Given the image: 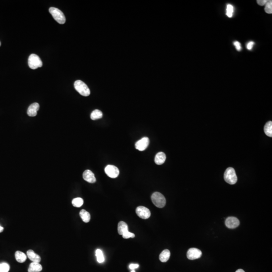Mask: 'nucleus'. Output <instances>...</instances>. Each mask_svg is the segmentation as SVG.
Wrapping results in <instances>:
<instances>
[{
    "label": "nucleus",
    "instance_id": "72a5a7b5",
    "mask_svg": "<svg viewBox=\"0 0 272 272\" xmlns=\"http://www.w3.org/2000/svg\"><path fill=\"white\" fill-rule=\"evenodd\" d=\"M131 272H136L135 271V270H131Z\"/></svg>",
    "mask_w": 272,
    "mask_h": 272
},
{
    "label": "nucleus",
    "instance_id": "f8f14e48",
    "mask_svg": "<svg viewBox=\"0 0 272 272\" xmlns=\"http://www.w3.org/2000/svg\"><path fill=\"white\" fill-rule=\"evenodd\" d=\"M39 109V104L36 102L33 103L29 106L27 109V114L29 117H35Z\"/></svg>",
    "mask_w": 272,
    "mask_h": 272
},
{
    "label": "nucleus",
    "instance_id": "1a4fd4ad",
    "mask_svg": "<svg viewBox=\"0 0 272 272\" xmlns=\"http://www.w3.org/2000/svg\"><path fill=\"white\" fill-rule=\"evenodd\" d=\"M149 138L148 137H144L136 143V149L140 151H143L148 147V146H149Z\"/></svg>",
    "mask_w": 272,
    "mask_h": 272
},
{
    "label": "nucleus",
    "instance_id": "4be33fe9",
    "mask_svg": "<svg viewBox=\"0 0 272 272\" xmlns=\"http://www.w3.org/2000/svg\"><path fill=\"white\" fill-rule=\"evenodd\" d=\"M95 256H96L97 261L99 263H102L104 261L105 259L104 257V254L101 250L97 249L95 251Z\"/></svg>",
    "mask_w": 272,
    "mask_h": 272
},
{
    "label": "nucleus",
    "instance_id": "393cba45",
    "mask_svg": "<svg viewBox=\"0 0 272 272\" xmlns=\"http://www.w3.org/2000/svg\"><path fill=\"white\" fill-rule=\"evenodd\" d=\"M265 11L268 14L272 13V1L271 0L268 1L265 4Z\"/></svg>",
    "mask_w": 272,
    "mask_h": 272
},
{
    "label": "nucleus",
    "instance_id": "39448f33",
    "mask_svg": "<svg viewBox=\"0 0 272 272\" xmlns=\"http://www.w3.org/2000/svg\"><path fill=\"white\" fill-rule=\"evenodd\" d=\"M28 66L30 69L35 70L38 68H40L43 66V62L41 61V59L37 54H30L28 58Z\"/></svg>",
    "mask_w": 272,
    "mask_h": 272
},
{
    "label": "nucleus",
    "instance_id": "a211bd4d",
    "mask_svg": "<svg viewBox=\"0 0 272 272\" xmlns=\"http://www.w3.org/2000/svg\"><path fill=\"white\" fill-rule=\"evenodd\" d=\"M15 259L19 263H24L26 260V255L24 254V252H21L20 251H17L15 254Z\"/></svg>",
    "mask_w": 272,
    "mask_h": 272
},
{
    "label": "nucleus",
    "instance_id": "aec40b11",
    "mask_svg": "<svg viewBox=\"0 0 272 272\" xmlns=\"http://www.w3.org/2000/svg\"><path fill=\"white\" fill-rule=\"evenodd\" d=\"M264 131L265 134L269 137H272V122L269 121L265 123L264 127Z\"/></svg>",
    "mask_w": 272,
    "mask_h": 272
},
{
    "label": "nucleus",
    "instance_id": "f3484780",
    "mask_svg": "<svg viewBox=\"0 0 272 272\" xmlns=\"http://www.w3.org/2000/svg\"><path fill=\"white\" fill-rule=\"evenodd\" d=\"M118 231L120 235H122L125 232L128 231V226L125 222L120 221L118 224Z\"/></svg>",
    "mask_w": 272,
    "mask_h": 272
},
{
    "label": "nucleus",
    "instance_id": "4468645a",
    "mask_svg": "<svg viewBox=\"0 0 272 272\" xmlns=\"http://www.w3.org/2000/svg\"><path fill=\"white\" fill-rule=\"evenodd\" d=\"M166 155L164 153L160 152L156 155L155 157V163L157 165H162L166 160Z\"/></svg>",
    "mask_w": 272,
    "mask_h": 272
},
{
    "label": "nucleus",
    "instance_id": "5701e85b",
    "mask_svg": "<svg viewBox=\"0 0 272 272\" xmlns=\"http://www.w3.org/2000/svg\"><path fill=\"white\" fill-rule=\"evenodd\" d=\"M72 203L74 207L79 208L82 206L84 203V201L81 198H75L72 200Z\"/></svg>",
    "mask_w": 272,
    "mask_h": 272
},
{
    "label": "nucleus",
    "instance_id": "cd10ccee",
    "mask_svg": "<svg viewBox=\"0 0 272 272\" xmlns=\"http://www.w3.org/2000/svg\"><path fill=\"white\" fill-rule=\"evenodd\" d=\"M233 44L234 45V46H235L236 49H237V51H240L242 50V45H241V44H240V43H239V42L237 41H234L233 43Z\"/></svg>",
    "mask_w": 272,
    "mask_h": 272
},
{
    "label": "nucleus",
    "instance_id": "dca6fc26",
    "mask_svg": "<svg viewBox=\"0 0 272 272\" xmlns=\"http://www.w3.org/2000/svg\"><path fill=\"white\" fill-rule=\"evenodd\" d=\"M170 256V251L168 250H164L160 254L159 260L162 263H165L168 260Z\"/></svg>",
    "mask_w": 272,
    "mask_h": 272
},
{
    "label": "nucleus",
    "instance_id": "b1692460",
    "mask_svg": "<svg viewBox=\"0 0 272 272\" xmlns=\"http://www.w3.org/2000/svg\"><path fill=\"white\" fill-rule=\"evenodd\" d=\"M234 13V7L231 4H227L226 7V15L229 18H231L233 17Z\"/></svg>",
    "mask_w": 272,
    "mask_h": 272
},
{
    "label": "nucleus",
    "instance_id": "f704fd0d",
    "mask_svg": "<svg viewBox=\"0 0 272 272\" xmlns=\"http://www.w3.org/2000/svg\"><path fill=\"white\" fill-rule=\"evenodd\" d=\"M1 43L0 42V46H1Z\"/></svg>",
    "mask_w": 272,
    "mask_h": 272
},
{
    "label": "nucleus",
    "instance_id": "f03ea898",
    "mask_svg": "<svg viewBox=\"0 0 272 272\" xmlns=\"http://www.w3.org/2000/svg\"><path fill=\"white\" fill-rule=\"evenodd\" d=\"M224 178L225 181L230 185H234L237 181V177L235 170L232 167H228L226 170Z\"/></svg>",
    "mask_w": 272,
    "mask_h": 272
},
{
    "label": "nucleus",
    "instance_id": "2f4dec72",
    "mask_svg": "<svg viewBox=\"0 0 272 272\" xmlns=\"http://www.w3.org/2000/svg\"><path fill=\"white\" fill-rule=\"evenodd\" d=\"M244 272V270L242 269H238L237 270H236V272Z\"/></svg>",
    "mask_w": 272,
    "mask_h": 272
},
{
    "label": "nucleus",
    "instance_id": "7ed1b4c3",
    "mask_svg": "<svg viewBox=\"0 0 272 272\" xmlns=\"http://www.w3.org/2000/svg\"><path fill=\"white\" fill-rule=\"evenodd\" d=\"M151 200L155 206L162 208L166 204V199L164 196L159 192H155L151 196Z\"/></svg>",
    "mask_w": 272,
    "mask_h": 272
},
{
    "label": "nucleus",
    "instance_id": "20e7f679",
    "mask_svg": "<svg viewBox=\"0 0 272 272\" xmlns=\"http://www.w3.org/2000/svg\"><path fill=\"white\" fill-rule=\"evenodd\" d=\"M49 12L54 20L58 23L64 24L66 22L65 16L60 10L54 7H51L49 9Z\"/></svg>",
    "mask_w": 272,
    "mask_h": 272
},
{
    "label": "nucleus",
    "instance_id": "a878e982",
    "mask_svg": "<svg viewBox=\"0 0 272 272\" xmlns=\"http://www.w3.org/2000/svg\"><path fill=\"white\" fill-rule=\"evenodd\" d=\"M9 270V265L7 263L0 264V272H8Z\"/></svg>",
    "mask_w": 272,
    "mask_h": 272
},
{
    "label": "nucleus",
    "instance_id": "6e6552de",
    "mask_svg": "<svg viewBox=\"0 0 272 272\" xmlns=\"http://www.w3.org/2000/svg\"><path fill=\"white\" fill-rule=\"evenodd\" d=\"M202 255V251L198 248H191L187 251V256L190 260H194L199 259Z\"/></svg>",
    "mask_w": 272,
    "mask_h": 272
},
{
    "label": "nucleus",
    "instance_id": "9b49d317",
    "mask_svg": "<svg viewBox=\"0 0 272 272\" xmlns=\"http://www.w3.org/2000/svg\"><path fill=\"white\" fill-rule=\"evenodd\" d=\"M83 177L85 181L89 183H95L96 181L95 174L91 170H85L83 174Z\"/></svg>",
    "mask_w": 272,
    "mask_h": 272
},
{
    "label": "nucleus",
    "instance_id": "f257e3e1",
    "mask_svg": "<svg viewBox=\"0 0 272 272\" xmlns=\"http://www.w3.org/2000/svg\"><path fill=\"white\" fill-rule=\"evenodd\" d=\"M74 87L76 91L83 96H88L90 94V90L88 87L81 80H77L75 82Z\"/></svg>",
    "mask_w": 272,
    "mask_h": 272
},
{
    "label": "nucleus",
    "instance_id": "0eeeda50",
    "mask_svg": "<svg viewBox=\"0 0 272 272\" xmlns=\"http://www.w3.org/2000/svg\"><path fill=\"white\" fill-rule=\"evenodd\" d=\"M105 173L108 177L110 178L117 177L120 173V171L116 166L112 165H108L105 167Z\"/></svg>",
    "mask_w": 272,
    "mask_h": 272
},
{
    "label": "nucleus",
    "instance_id": "c756f323",
    "mask_svg": "<svg viewBox=\"0 0 272 272\" xmlns=\"http://www.w3.org/2000/svg\"><path fill=\"white\" fill-rule=\"evenodd\" d=\"M139 267V265L138 264H131L129 265V268L131 270L138 268Z\"/></svg>",
    "mask_w": 272,
    "mask_h": 272
},
{
    "label": "nucleus",
    "instance_id": "423d86ee",
    "mask_svg": "<svg viewBox=\"0 0 272 272\" xmlns=\"http://www.w3.org/2000/svg\"><path fill=\"white\" fill-rule=\"evenodd\" d=\"M136 213L138 216L142 219H148L151 216L150 210L144 206H139L136 209Z\"/></svg>",
    "mask_w": 272,
    "mask_h": 272
},
{
    "label": "nucleus",
    "instance_id": "ddd939ff",
    "mask_svg": "<svg viewBox=\"0 0 272 272\" xmlns=\"http://www.w3.org/2000/svg\"><path fill=\"white\" fill-rule=\"evenodd\" d=\"M27 256H28L29 260H30L31 261L33 262H35V263H39L41 260V258L40 256L39 255L35 254L34 251L32 250H28L27 251Z\"/></svg>",
    "mask_w": 272,
    "mask_h": 272
},
{
    "label": "nucleus",
    "instance_id": "6ab92c4d",
    "mask_svg": "<svg viewBox=\"0 0 272 272\" xmlns=\"http://www.w3.org/2000/svg\"><path fill=\"white\" fill-rule=\"evenodd\" d=\"M79 214H80V217L81 218L83 221L85 223H88L90 220V214L86 210H84V209L81 210Z\"/></svg>",
    "mask_w": 272,
    "mask_h": 272
},
{
    "label": "nucleus",
    "instance_id": "9d476101",
    "mask_svg": "<svg viewBox=\"0 0 272 272\" xmlns=\"http://www.w3.org/2000/svg\"><path fill=\"white\" fill-rule=\"evenodd\" d=\"M240 224V222L237 218L229 217L226 219L225 225L228 228L234 229L237 227Z\"/></svg>",
    "mask_w": 272,
    "mask_h": 272
},
{
    "label": "nucleus",
    "instance_id": "473e14b6",
    "mask_svg": "<svg viewBox=\"0 0 272 272\" xmlns=\"http://www.w3.org/2000/svg\"><path fill=\"white\" fill-rule=\"evenodd\" d=\"M3 230H4V228L3 227H2L0 226V233L2 232H3Z\"/></svg>",
    "mask_w": 272,
    "mask_h": 272
},
{
    "label": "nucleus",
    "instance_id": "2eb2a0df",
    "mask_svg": "<svg viewBox=\"0 0 272 272\" xmlns=\"http://www.w3.org/2000/svg\"><path fill=\"white\" fill-rule=\"evenodd\" d=\"M43 270L42 265L39 263L32 262L29 265L28 272H40Z\"/></svg>",
    "mask_w": 272,
    "mask_h": 272
},
{
    "label": "nucleus",
    "instance_id": "bb28decb",
    "mask_svg": "<svg viewBox=\"0 0 272 272\" xmlns=\"http://www.w3.org/2000/svg\"><path fill=\"white\" fill-rule=\"evenodd\" d=\"M122 237L123 238H125V239H127V238H134L135 237L134 234L133 233H131V232H129V230L128 231H126V232H125L124 233H123V234L122 235Z\"/></svg>",
    "mask_w": 272,
    "mask_h": 272
},
{
    "label": "nucleus",
    "instance_id": "c85d7f7f",
    "mask_svg": "<svg viewBox=\"0 0 272 272\" xmlns=\"http://www.w3.org/2000/svg\"><path fill=\"white\" fill-rule=\"evenodd\" d=\"M254 45H255V43L254 41H250L249 43L247 44V49H248V50H251L252 49Z\"/></svg>",
    "mask_w": 272,
    "mask_h": 272
},
{
    "label": "nucleus",
    "instance_id": "7c9ffc66",
    "mask_svg": "<svg viewBox=\"0 0 272 272\" xmlns=\"http://www.w3.org/2000/svg\"><path fill=\"white\" fill-rule=\"evenodd\" d=\"M267 1H268L267 0H258L256 2L258 4H259V5L263 6L265 5Z\"/></svg>",
    "mask_w": 272,
    "mask_h": 272
},
{
    "label": "nucleus",
    "instance_id": "412c9836",
    "mask_svg": "<svg viewBox=\"0 0 272 272\" xmlns=\"http://www.w3.org/2000/svg\"><path fill=\"white\" fill-rule=\"evenodd\" d=\"M103 114L100 110L95 109L93 110L91 114L90 118L91 120H96L102 118Z\"/></svg>",
    "mask_w": 272,
    "mask_h": 272
}]
</instances>
